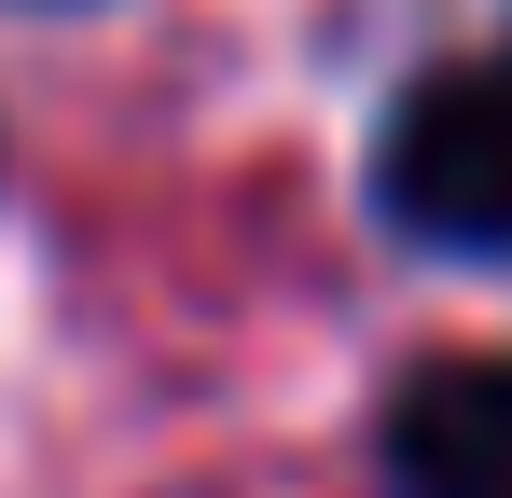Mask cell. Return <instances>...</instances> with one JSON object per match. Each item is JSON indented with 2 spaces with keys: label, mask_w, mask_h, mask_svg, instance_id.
<instances>
[{
  "label": "cell",
  "mask_w": 512,
  "mask_h": 498,
  "mask_svg": "<svg viewBox=\"0 0 512 498\" xmlns=\"http://www.w3.org/2000/svg\"><path fill=\"white\" fill-rule=\"evenodd\" d=\"M374 194H388V222L416 249L512 263V56L429 70L374 139Z\"/></svg>",
  "instance_id": "cell-1"
},
{
  "label": "cell",
  "mask_w": 512,
  "mask_h": 498,
  "mask_svg": "<svg viewBox=\"0 0 512 498\" xmlns=\"http://www.w3.org/2000/svg\"><path fill=\"white\" fill-rule=\"evenodd\" d=\"M388 498H512V360H429L388 402Z\"/></svg>",
  "instance_id": "cell-2"
}]
</instances>
